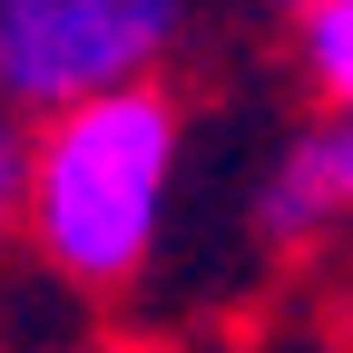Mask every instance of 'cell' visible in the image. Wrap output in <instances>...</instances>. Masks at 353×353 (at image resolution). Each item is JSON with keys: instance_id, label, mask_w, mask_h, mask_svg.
Here are the masks:
<instances>
[{"instance_id": "obj_4", "label": "cell", "mask_w": 353, "mask_h": 353, "mask_svg": "<svg viewBox=\"0 0 353 353\" xmlns=\"http://www.w3.org/2000/svg\"><path fill=\"white\" fill-rule=\"evenodd\" d=\"M285 39H294L304 79L324 88V108L353 118V0H304V10L285 20Z\"/></svg>"}, {"instance_id": "obj_6", "label": "cell", "mask_w": 353, "mask_h": 353, "mask_svg": "<svg viewBox=\"0 0 353 353\" xmlns=\"http://www.w3.org/2000/svg\"><path fill=\"white\" fill-rule=\"evenodd\" d=\"M334 167H343V216H353V118H334Z\"/></svg>"}, {"instance_id": "obj_2", "label": "cell", "mask_w": 353, "mask_h": 353, "mask_svg": "<svg viewBox=\"0 0 353 353\" xmlns=\"http://www.w3.org/2000/svg\"><path fill=\"white\" fill-rule=\"evenodd\" d=\"M176 30V0H0V108L20 128H50L88 99L148 88Z\"/></svg>"}, {"instance_id": "obj_7", "label": "cell", "mask_w": 353, "mask_h": 353, "mask_svg": "<svg viewBox=\"0 0 353 353\" xmlns=\"http://www.w3.org/2000/svg\"><path fill=\"white\" fill-rule=\"evenodd\" d=\"M99 353H138V343H99Z\"/></svg>"}, {"instance_id": "obj_3", "label": "cell", "mask_w": 353, "mask_h": 353, "mask_svg": "<svg viewBox=\"0 0 353 353\" xmlns=\"http://www.w3.org/2000/svg\"><path fill=\"white\" fill-rule=\"evenodd\" d=\"M334 216H343L334 128H304V138L275 148V167H265V187H255V236H265V245H314Z\"/></svg>"}, {"instance_id": "obj_1", "label": "cell", "mask_w": 353, "mask_h": 353, "mask_svg": "<svg viewBox=\"0 0 353 353\" xmlns=\"http://www.w3.org/2000/svg\"><path fill=\"white\" fill-rule=\"evenodd\" d=\"M176 157H187V108L157 79L30 128V206H20L30 255L79 294L138 285L167 236Z\"/></svg>"}, {"instance_id": "obj_5", "label": "cell", "mask_w": 353, "mask_h": 353, "mask_svg": "<svg viewBox=\"0 0 353 353\" xmlns=\"http://www.w3.org/2000/svg\"><path fill=\"white\" fill-rule=\"evenodd\" d=\"M20 206H30V128L0 108V236H20Z\"/></svg>"}]
</instances>
